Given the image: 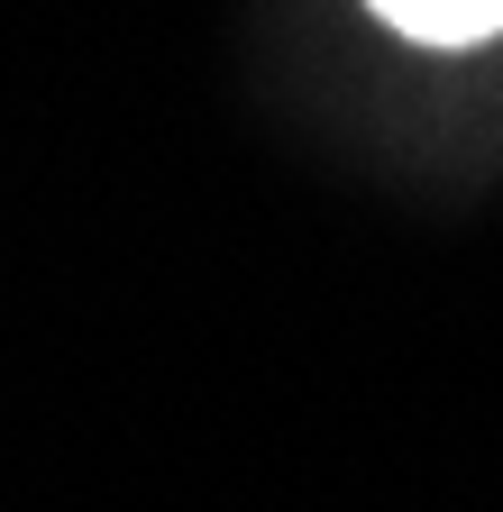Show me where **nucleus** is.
Masks as SVG:
<instances>
[{
    "label": "nucleus",
    "instance_id": "1",
    "mask_svg": "<svg viewBox=\"0 0 503 512\" xmlns=\"http://www.w3.org/2000/svg\"><path fill=\"white\" fill-rule=\"evenodd\" d=\"M366 10L412 46H485V37H503V0H366Z\"/></svg>",
    "mask_w": 503,
    "mask_h": 512
}]
</instances>
